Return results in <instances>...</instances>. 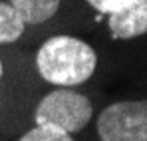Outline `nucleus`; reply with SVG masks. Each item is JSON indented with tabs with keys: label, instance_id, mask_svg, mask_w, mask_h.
<instances>
[{
	"label": "nucleus",
	"instance_id": "f257e3e1",
	"mask_svg": "<svg viewBox=\"0 0 147 141\" xmlns=\"http://www.w3.org/2000/svg\"><path fill=\"white\" fill-rule=\"evenodd\" d=\"M26 54L40 88L103 90L113 76L107 54L88 34L56 32L26 48Z\"/></svg>",
	"mask_w": 147,
	"mask_h": 141
},
{
	"label": "nucleus",
	"instance_id": "f03ea898",
	"mask_svg": "<svg viewBox=\"0 0 147 141\" xmlns=\"http://www.w3.org/2000/svg\"><path fill=\"white\" fill-rule=\"evenodd\" d=\"M107 99L103 90L84 88H40L28 101L22 123H42L88 137L94 115Z\"/></svg>",
	"mask_w": 147,
	"mask_h": 141
},
{
	"label": "nucleus",
	"instance_id": "7ed1b4c3",
	"mask_svg": "<svg viewBox=\"0 0 147 141\" xmlns=\"http://www.w3.org/2000/svg\"><path fill=\"white\" fill-rule=\"evenodd\" d=\"M90 141H147L145 95L105 99L94 115Z\"/></svg>",
	"mask_w": 147,
	"mask_h": 141
},
{
	"label": "nucleus",
	"instance_id": "20e7f679",
	"mask_svg": "<svg viewBox=\"0 0 147 141\" xmlns=\"http://www.w3.org/2000/svg\"><path fill=\"white\" fill-rule=\"evenodd\" d=\"M30 28L34 44L56 32L86 34V18L78 0H6Z\"/></svg>",
	"mask_w": 147,
	"mask_h": 141
},
{
	"label": "nucleus",
	"instance_id": "39448f33",
	"mask_svg": "<svg viewBox=\"0 0 147 141\" xmlns=\"http://www.w3.org/2000/svg\"><path fill=\"white\" fill-rule=\"evenodd\" d=\"M40 90L32 78L26 48H0V92L30 101Z\"/></svg>",
	"mask_w": 147,
	"mask_h": 141
},
{
	"label": "nucleus",
	"instance_id": "423d86ee",
	"mask_svg": "<svg viewBox=\"0 0 147 141\" xmlns=\"http://www.w3.org/2000/svg\"><path fill=\"white\" fill-rule=\"evenodd\" d=\"M34 36L24 18L6 2L0 0V48H30Z\"/></svg>",
	"mask_w": 147,
	"mask_h": 141
},
{
	"label": "nucleus",
	"instance_id": "0eeeda50",
	"mask_svg": "<svg viewBox=\"0 0 147 141\" xmlns=\"http://www.w3.org/2000/svg\"><path fill=\"white\" fill-rule=\"evenodd\" d=\"M0 141H90L86 137H76L62 129L42 123H22L18 129L8 133Z\"/></svg>",
	"mask_w": 147,
	"mask_h": 141
},
{
	"label": "nucleus",
	"instance_id": "6e6552de",
	"mask_svg": "<svg viewBox=\"0 0 147 141\" xmlns=\"http://www.w3.org/2000/svg\"><path fill=\"white\" fill-rule=\"evenodd\" d=\"M26 105L28 103L22 99L0 92V139L22 125Z\"/></svg>",
	"mask_w": 147,
	"mask_h": 141
},
{
	"label": "nucleus",
	"instance_id": "1a4fd4ad",
	"mask_svg": "<svg viewBox=\"0 0 147 141\" xmlns=\"http://www.w3.org/2000/svg\"><path fill=\"white\" fill-rule=\"evenodd\" d=\"M78 2L82 6L84 18H86V34H88L90 26L98 18L111 14V12H117V10H123V8H129V6L137 4L139 0H78Z\"/></svg>",
	"mask_w": 147,
	"mask_h": 141
}]
</instances>
